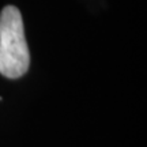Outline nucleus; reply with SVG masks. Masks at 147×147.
Listing matches in <instances>:
<instances>
[{"label": "nucleus", "mask_w": 147, "mask_h": 147, "mask_svg": "<svg viewBox=\"0 0 147 147\" xmlns=\"http://www.w3.org/2000/svg\"><path fill=\"white\" fill-rule=\"evenodd\" d=\"M30 55L19 10L7 5L0 14V74L10 79L21 78L29 69Z\"/></svg>", "instance_id": "obj_1"}]
</instances>
